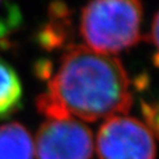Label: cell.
Instances as JSON below:
<instances>
[{"label":"cell","mask_w":159,"mask_h":159,"mask_svg":"<svg viewBox=\"0 0 159 159\" xmlns=\"http://www.w3.org/2000/svg\"><path fill=\"white\" fill-rule=\"evenodd\" d=\"M132 102L130 80L119 59L78 45L65 51L35 106L48 119L73 116L96 121L127 113Z\"/></svg>","instance_id":"6da1fadb"},{"label":"cell","mask_w":159,"mask_h":159,"mask_svg":"<svg viewBox=\"0 0 159 159\" xmlns=\"http://www.w3.org/2000/svg\"><path fill=\"white\" fill-rule=\"evenodd\" d=\"M143 5L134 0H99L83 8L80 31L89 48L117 53L140 39Z\"/></svg>","instance_id":"7a4b0ae2"},{"label":"cell","mask_w":159,"mask_h":159,"mask_svg":"<svg viewBox=\"0 0 159 159\" xmlns=\"http://www.w3.org/2000/svg\"><path fill=\"white\" fill-rule=\"evenodd\" d=\"M97 153L99 159H154L153 133L136 118L112 117L99 129Z\"/></svg>","instance_id":"3957f363"},{"label":"cell","mask_w":159,"mask_h":159,"mask_svg":"<svg viewBox=\"0 0 159 159\" xmlns=\"http://www.w3.org/2000/svg\"><path fill=\"white\" fill-rule=\"evenodd\" d=\"M93 148L91 130L73 118L48 119L35 137L37 159H91Z\"/></svg>","instance_id":"277c9868"},{"label":"cell","mask_w":159,"mask_h":159,"mask_svg":"<svg viewBox=\"0 0 159 159\" xmlns=\"http://www.w3.org/2000/svg\"><path fill=\"white\" fill-rule=\"evenodd\" d=\"M34 144L30 131L13 121L0 126V159H33Z\"/></svg>","instance_id":"5b68a950"},{"label":"cell","mask_w":159,"mask_h":159,"mask_svg":"<svg viewBox=\"0 0 159 159\" xmlns=\"http://www.w3.org/2000/svg\"><path fill=\"white\" fill-rule=\"evenodd\" d=\"M23 102V86L16 70L0 58V119L18 112Z\"/></svg>","instance_id":"8992f818"},{"label":"cell","mask_w":159,"mask_h":159,"mask_svg":"<svg viewBox=\"0 0 159 159\" xmlns=\"http://www.w3.org/2000/svg\"><path fill=\"white\" fill-rule=\"evenodd\" d=\"M68 19H52L35 34L38 45L46 51L61 47L67 39Z\"/></svg>","instance_id":"52a82bcc"},{"label":"cell","mask_w":159,"mask_h":159,"mask_svg":"<svg viewBox=\"0 0 159 159\" xmlns=\"http://www.w3.org/2000/svg\"><path fill=\"white\" fill-rule=\"evenodd\" d=\"M23 13L19 6L8 2L0 1V46L7 47L10 39L21 27Z\"/></svg>","instance_id":"ba28073f"},{"label":"cell","mask_w":159,"mask_h":159,"mask_svg":"<svg viewBox=\"0 0 159 159\" xmlns=\"http://www.w3.org/2000/svg\"><path fill=\"white\" fill-rule=\"evenodd\" d=\"M143 112L148 123V129L152 133H156L159 138V104L157 106H151L148 104L143 105Z\"/></svg>","instance_id":"9c48e42d"},{"label":"cell","mask_w":159,"mask_h":159,"mask_svg":"<svg viewBox=\"0 0 159 159\" xmlns=\"http://www.w3.org/2000/svg\"><path fill=\"white\" fill-rule=\"evenodd\" d=\"M53 65L48 60H40L35 64V75L40 79H51Z\"/></svg>","instance_id":"30bf717a"},{"label":"cell","mask_w":159,"mask_h":159,"mask_svg":"<svg viewBox=\"0 0 159 159\" xmlns=\"http://www.w3.org/2000/svg\"><path fill=\"white\" fill-rule=\"evenodd\" d=\"M151 41L159 48V12L156 14L152 23V30H151Z\"/></svg>","instance_id":"8fae6325"}]
</instances>
